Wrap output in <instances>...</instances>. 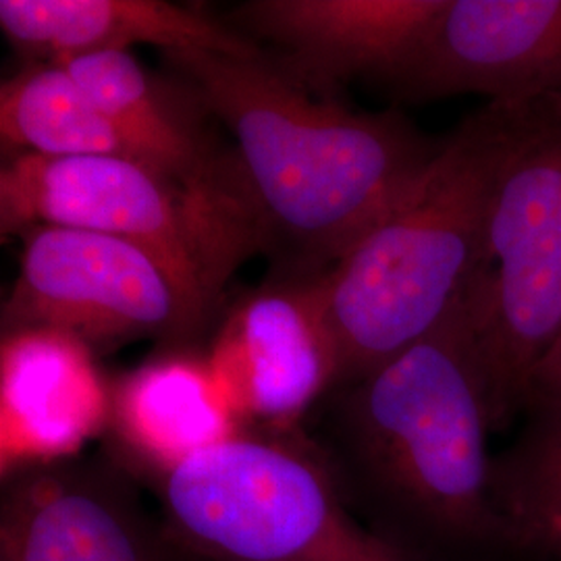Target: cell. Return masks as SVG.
Masks as SVG:
<instances>
[{"label": "cell", "instance_id": "obj_19", "mask_svg": "<svg viewBox=\"0 0 561 561\" xmlns=\"http://www.w3.org/2000/svg\"><path fill=\"white\" fill-rule=\"evenodd\" d=\"M173 542V541H171ZM173 561H208L202 560V558H196V556H192V553H187V551H183L180 549L175 542H173Z\"/></svg>", "mask_w": 561, "mask_h": 561}, {"label": "cell", "instance_id": "obj_17", "mask_svg": "<svg viewBox=\"0 0 561 561\" xmlns=\"http://www.w3.org/2000/svg\"><path fill=\"white\" fill-rule=\"evenodd\" d=\"M530 416L516 445L493 460V495L514 547L561 561V410Z\"/></svg>", "mask_w": 561, "mask_h": 561}, {"label": "cell", "instance_id": "obj_11", "mask_svg": "<svg viewBox=\"0 0 561 561\" xmlns=\"http://www.w3.org/2000/svg\"><path fill=\"white\" fill-rule=\"evenodd\" d=\"M445 0H252L231 27L308 92L335 99L350 81L389 85L414 55Z\"/></svg>", "mask_w": 561, "mask_h": 561}, {"label": "cell", "instance_id": "obj_18", "mask_svg": "<svg viewBox=\"0 0 561 561\" xmlns=\"http://www.w3.org/2000/svg\"><path fill=\"white\" fill-rule=\"evenodd\" d=\"M524 410H561V329L528 375Z\"/></svg>", "mask_w": 561, "mask_h": 561}, {"label": "cell", "instance_id": "obj_16", "mask_svg": "<svg viewBox=\"0 0 561 561\" xmlns=\"http://www.w3.org/2000/svg\"><path fill=\"white\" fill-rule=\"evenodd\" d=\"M2 157L36 154L46 159L119 157L134 159L99 104L65 67L34 60L0 85Z\"/></svg>", "mask_w": 561, "mask_h": 561}, {"label": "cell", "instance_id": "obj_5", "mask_svg": "<svg viewBox=\"0 0 561 561\" xmlns=\"http://www.w3.org/2000/svg\"><path fill=\"white\" fill-rule=\"evenodd\" d=\"M489 104L497 150L468 306L491 424L502 431L524 410L528 375L561 329V94Z\"/></svg>", "mask_w": 561, "mask_h": 561}, {"label": "cell", "instance_id": "obj_13", "mask_svg": "<svg viewBox=\"0 0 561 561\" xmlns=\"http://www.w3.org/2000/svg\"><path fill=\"white\" fill-rule=\"evenodd\" d=\"M111 421L113 391L88 345L44 329L2 335V477L25 466L78 456Z\"/></svg>", "mask_w": 561, "mask_h": 561}, {"label": "cell", "instance_id": "obj_6", "mask_svg": "<svg viewBox=\"0 0 561 561\" xmlns=\"http://www.w3.org/2000/svg\"><path fill=\"white\" fill-rule=\"evenodd\" d=\"M36 227L131 241L215 308L238 264L261 250L248 222L157 169L119 157L4 159L0 236L7 240Z\"/></svg>", "mask_w": 561, "mask_h": 561}, {"label": "cell", "instance_id": "obj_15", "mask_svg": "<svg viewBox=\"0 0 561 561\" xmlns=\"http://www.w3.org/2000/svg\"><path fill=\"white\" fill-rule=\"evenodd\" d=\"M125 466L157 477L236 435L240 416L208 358L167 350L129 373L113 391V421Z\"/></svg>", "mask_w": 561, "mask_h": 561}, {"label": "cell", "instance_id": "obj_14", "mask_svg": "<svg viewBox=\"0 0 561 561\" xmlns=\"http://www.w3.org/2000/svg\"><path fill=\"white\" fill-rule=\"evenodd\" d=\"M0 30L23 55L60 60L134 44L252 57L261 46L225 21L164 0H0Z\"/></svg>", "mask_w": 561, "mask_h": 561}, {"label": "cell", "instance_id": "obj_8", "mask_svg": "<svg viewBox=\"0 0 561 561\" xmlns=\"http://www.w3.org/2000/svg\"><path fill=\"white\" fill-rule=\"evenodd\" d=\"M0 561H173L161 516L115 458H65L2 477Z\"/></svg>", "mask_w": 561, "mask_h": 561}, {"label": "cell", "instance_id": "obj_3", "mask_svg": "<svg viewBox=\"0 0 561 561\" xmlns=\"http://www.w3.org/2000/svg\"><path fill=\"white\" fill-rule=\"evenodd\" d=\"M495 150L497 115L486 104L443 140L403 201L314 280L337 358L335 387L426 337L470 294L484 256Z\"/></svg>", "mask_w": 561, "mask_h": 561}, {"label": "cell", "instance_id": "obj_1", "mask_svg": "<svg viewBox=\"0 0 561 561\" xmlns=\"http://www.w3.org/2000/svg\"><path fill=\"white\" fill-rule=\"evenodd\" d=\"M319 408L321 437L354 512L422 561L514 547L493 495V431L468 296L426 337Z\"/></svg>", "mask_w": 561, "mask_h": 561}, {"label": "cell", "instance_id": "obj_10", "mask_svg": "<svg viewBox=\"0 0 561 561\" xmlns=\"http://www.w3.org/2000/svg\"><path fill=\"white\" fill-rule=\"evenodd\" d=\"M241 422L289 431L337 385L314 280L275 279L240 301L206 356Z\"/></svg>", "mask_w": 561, "mask_h": 561}, {"label": "cell", "instance_id": "obj_2", "mask_svg": "<svg viewBox=\"0 0 561 561\" xmlns=\"http://www.w3.org/2000/svg\"><path fill=\"white\" fill-rule=\"evenodd\" d=\"M164 62L233 136L275 279H322L442 150L400 113H356L308 92L264 50H169Z\"/></svg>", "mask_w": 561, "mask_h": 561}, {"label": "cell", "instance_id": "obj_12", "mask_svg": "<svg viewBox=\"0 0 561 561\" xmlns=\"http://www.w3.org/2000/svg\"><path fill=\"white\" fill-rule=\"evenodd\" d=\"M53 62L65 67L115 123L136 161L217 204L259 236L236 150L217 140L208 125L213 115L183 81L159 78L131 53H96Z\"/></svg>", "mask_w": 561, "mask_h": 561}, {"label": "cell", "instance_id": "obj_7", "mask_svg": "<svg viewBox=\"0 0 561 561\" xmlns=\"http://www.w3.org/2000/svg\"><path fill=\"white\" fill-rule=\"evenodd\" d=\"M2 335L57 331L94 354L154 340L190 350L217 308L131 241L65 227L25 231Z\"/></svg>", "mask_w": 561, "mask_h": 561}, {"label": "cell", "instance_id": "obj_9", "mask_svg": "<svg viewBox=\"0 0 561 561\" xmlns=\"http://www.w3.org/2000/svg\"><path fill=\"white\" fill-rule=\"evenodd\" d=\"M387 88L405 101L481 94L518 104L561 94V0H445Z\"/></svg>", "mask_w": 561, "mask_h": 561}, {"label": "cell", "instance_id": "obj_4", "mask_svg": "<svg viewBox=\"0 0 561 561\" xmlns=\"http://www.w3.org/2000/svg\"><path fill=\"white\" fill-rule=\"evenodd\" d=\"M180 549L208 561H422L358 520L300 428H240L150 477Z\"/></svg>", "mask_w": 561, "mask_h": 561}]
</instances>
